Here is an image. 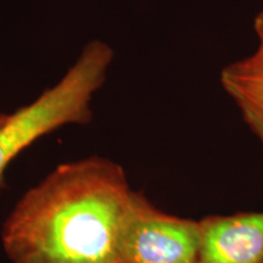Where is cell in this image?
Returning <instances> with one entry per match:
<instances>
[{
	"label": "cell",
	"mask_w": 263,
	"mask_h": 263,
	"mask_svg": "<svg viewBox=\"0 0 263 263\" xmlns=\"http://www.w3.org/2000/svg\"><path fill=\"white\" fill-rule=\"evenodd\" d=\"M200 224L197 263H263V211L209 216Z\"/></svg>",
	"instance_id": "277c9868"
},
{
	"label": "cell",
	"mask_w": 263,
	"mask_h": 263,
	"mask_svg": "<svg viewBox=\"0 0 263 263\" xmlns=\"http://www.w3.org/2000/svg\"><path fill=\"white\" fill-rule=\"evenodd\" d=\"M132 189L101 156L66 162L22 195L3 226L12 263H120L117 238Z\"/></svg>",
	"instance_id": "6da1fadb"
},
{
	"label": "cell",
	"mask_w": 263,
	"mask_h": 263,
	"mask_svg": "<svg viewBox=\"0 0 263 263\" xmlns=\"http://www.w3.org/2000/svg\"><path fill=\"white\" fill-rule=\"evenodd\" d=\"M9 118V115L8 114H4V112H0V127L4 124L6 121H8Z\"/></svg>",
	"instance_id": "52a82bcc"
},
{
	"label": "cell",
	"mask_w": 263,
	"mask_h": 263,
	"mask_svg": "<svg viewBox=\"0 0 263 263\" xmlns=\"http://www.w3.org/2000/svg\"><path fill=\"white\" fill-rule=\"evenodd\" d=\"M200 221L170 215L132 190L117 238L120 263H197Z\"/></svg>",
	"instance_id": "3957f363"
},
{
	"label": "cell",
	"mask_w": 263,
	"mask_h": 263,
	"mask_svg": "<svg viewBox=\"0 0 263 263\" xmlns=\"http://www.w3.org/2000/svg\"><path fill=\"white\" fill-rule=\"evenodd\" d=\"M254 28H255V33L256 37H257V52H262L263 54V9L261 11L256 15L255 17V22H254Z\"/></svg>",
	"instance_id": "8992f818"
},
{
	"label": "cell",
	"mask_w": 263,
	"mask_h": 263,
	"mask_svg": "<svg viewBox=\"0 0 263 263\" xmlns=\"http://www.w3.org/2000/svg\"><path fill=\"white\" fill-rule=\"evenodd\" d=\"M222 88L263 145V54L255 51L223 67Z\"/></svg>",
	"instance_id": "5b68a950"
},
{
	"label": "cell",
	"mask_w": 263,
	"mask_h": 263,
	"mask_svg": "<svg viewBox=\"0 0 263 263\" xmlns=\"http://www.w3.org/2000/svg\"><path fill=\"white\" fill-rule=\"evenodd\" d=\"M114 57L106 43L90 41L54 87L9 115L0 127V189L9 164L35 140L67 124L90 122L91 100L106 81Z\"/></svg>",
	"instance_id": "7a4b0ae2"
}]
</instances>
